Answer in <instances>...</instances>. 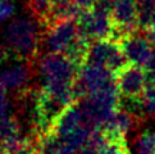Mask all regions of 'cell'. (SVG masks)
Returning <instances> with one entry per match:
<instances>
[{
  "label": "cell",
  "instance_id": "obj_1",
  "mask_svg": "<svg viewBox=\"0 0 155 154\" xmlns=\"http://www.w3.org/2000/svg\"><path fill=\"white\" fill-rule=\"evenodd\" d=\"M37 72L41 87L51 94H69L76 92L74 85L80 67L62 54H44L38 58Z\"/></svg>",
  "mask_w": 155,
  "mask_h": 154
},
{
  "label": "cell",
  "instance_id": "obj_2",
  "mask_svg": "<svg viewBox=\"0 0 155 154\" xmlns=\"http://www.w3.org/2000/svg\"><path fill=\"white\" fill-rule=\"evenodd\" d=\"M42 26L34 17L17 18L8 25L4 32L5 48L19 60L34 62L38 58L42 45Z\"/></svg>",
  "mask_w": 155,
  "mask_h": 154
},
{
  "label": "cell",
  "instance_id": "obj_3",
  "mask_svg": "<svg viewBox=\"0 0 155 154\" xmlns=\"http://www.w3.org/2000/svg\"><path fill=\"white\" fill-rule=\"evenodd\" d=\"M120 100L122 98L117 84H113L77 102L84 113L86 123L94 131H100L120 108Z\"/></svg>",
  "mask_w": 155,
  "mask_h": 154
},
{
  "label": "cell",
  "instance_id": "obj_4",
  "mask_svg": "<svg viewBox=\"0 0 155 154\" xmlns=\"http://www.w3.org/2000/svg\"><path fill=\"white\" fill-rule=\"evenodd\" d=\"M115 84V73L103 65L85 63L80 68L74 90L77 100L100 91L105 87Z\"/></svg>",
  "mask_w": 155,
  "mask_h": 154
},
{
  "label": "cell",
  "instance_id": "obj_5",
  "mask_svg": "<svg viewBox=\"0 0 155 154\" xmlns=\"http://www.w3.org/2000/svg\"><path fill=\"white\" fill-rule=\"evenodd\" d=\"M81 34L77 21H62L54 23L42 35V48L48 54L65 55Z\"/></svg>",
  "mask_w": 155,
  "mask_h": 154
},
{
  "label": "cell",
  "instance_id": "obj_6",
  "mask_svg": "<svg viewBox=\"0 0 155 154\" xmlns=\"http://www.w3.org/2000/svg\"><path fill=\"white\" fill-rule=\"evenodd\" d=\"M85 63L103 65L115 75L127 64H130L123 54L120 44L113 38L92 41Z\"/></svg>",
  "mask_w": 155,
  "mask_h": 154
},
{
  "label": "cell",
  "instance_id": "obj_7",
  "mask_svg": "<svg viewBox=\"0 0 155 154\" xmlns=\"http://www.w3.org/2000/svg\"><path fill=\"white\" fill-rule=\"evenodd\" d=\"M81 32L87 36L91 41L107 40L114 37V23L112 13L92 8L91 10L84 12L77 21Z\"/></svg>",
  "mask_w": 155,
  "mask_h": 154
},
{
  "label": "cell",
  "instance_id": "obj_8",
  "mask_svg": "<svg viewBox=\"0 0 155 154\" xmlns=\"http://www.w3.org/2000/svg\"><path fill=\"white\" fill-rule=\"evenodd\" d=\"M147 81L149 79L145 69L134 64H127L115 75V84L123 100L141 99L146 89Z\"/></svg>",
  "mask_w": 155,
  "mask_h": 154
},
{
  "label": "cell",
  "instance_id": "obj_9",
  "mask_svg": "<svg viewBox=\"0 0 155 154\" xmlns=\"http://www.w3.org/2000/svg\"><path fill=\"white\" fill-rule=\"evenodd\" d=\"M34 73L35 71L31 62L21 60L0 73V84L5 87V90L14 92L17 98H22L32 91H30V84Z\"/></svg>",
  "mask_w": 155,
  "mask_h": 154
},
{
  "label": "cell",
  "instance_id": "obj_10",
  "mask_svg": "<svg viewBox=\"0 0 155 154\" xmlns=\"http://www.w3.org/2000/svg\"><path fill=\"white\" fill-rule=\"evenodd\" d=\"M87 126L88 125L85 121L84 113H82L80 108V104L78 102H76L73 105H71L68 109H65L64 113L54 123L53 129L50 130L49 134L55 136L62 142H67L73 136L80 134L84 129H86Z\"/></svg>",
  "mask_w": 155,
  "mask_h": 154
},
{
  "label": "cell",
  "instance_id": "obj_11",
  "mask_svg": "<svg viewBox=\"0 0 155 154\" xmlns=\"http://www.w3.org/2000/svg\"><path fill=\"white\" fill-rule=\"evenodd\" d=\"M119 44L127 62L141 68L145 67V64L155 50L153 49V44L149 41V38L138 34L122 38Z\"/></svg>",
  "mask_w": 155,
  "mask_h": 154
},
{
  "label": "cell",
  "instance_id": "obj_12",
  "mask_svg": "<svg viewBox=\"0 0 155 154\" xmlns=\"http://www.w3.org/2000/svg\"><path fill=\"white\" fill-rule=\"evenodd\" d=\"M137 118L124 108H119L110 121L104 126L103 132L110 140H124L126 135L135 127Z\"/></svg>",
  "mask_w": 155,
  "mask_h": 154
},
{
  "label": "cell",
  "instance_id": "obj_13",
  "mask_svg": "<svg viewBox=\"0 0 155 154\" xmlns=\"http://www.w3.org/2000/svg\"><path fill=\"white\" fill-rule=\"evenodd\" d=\"M135 154H155V131L146 130L135 140Z\"/></svg>",
  "mask_w": 155,
  "mask_h": 154
},
{
  "label": "cell",
  "instance_id": "obj_14",
  "mask_svg": "<svg viewBox=\"0 0 155 154\" xmlns=\"http://www.w3.org/2000/svg\"><path fill=\"white\" fill-rule=\"evenodd\" d=\"M137 8L140 27L146 30L155 14V0H137Z\"/></svg>",
  "mask_w": 155,
  "mask_h": 154
},
{
  "label": "cell",
  "instance_id": "obj_15",
  "mask_svg": "<svg viewBox=\"0 0 155 154\" xmlns=\"http://www.w3.org/2000/svg\"><path fill=\"white\" fill-rule=\"evenodd\" d=\"M141 107L145 116L155 117V80H149L141 98Z\"/></svg>",
  "mask_w": 155,
  "mask_h": 154
},
{
  "label": "cell",
  "instance_id": "obj_16",
  "mask_svg": "<svg viewBox=\"0 0 155 154\" xmlns=\"http://www.w3.org/2000/svg\"><path fill=\"white\" fill-rule=\"evenodd\" d=\"M99 154H130V150L124 140H110L107 137V141L100 148Z\"/></svg>",
  "mask_w": 155,
  "mask_h": 154
},
{
  "label": "cell",
  "instance_id": "obj_17",
  "mask_svg": "<svg viewBox=\"0 0 155 154\" xmlns=\"http://www.w3.org/2000/svg\"><path fill=\"white\" fill-rule=\"evenodd\" d=\"M12 114L10 113V104H9V98L7 94L5 87L0 84V118H4L7 116Z\"/></svg>",
  "mask_w": 155,
  "mask_h": 154
},
{
  "label": "cell",
  "instance_id": "obj_18",
  "mask_svg": "<svg viewBox=\"0 0 155 154\" xmlns=\"http://www.w3.org/2000/svg\"><path fill=\"white\" fill-rule=\"evenodd\" d=\"M14 13V5L8 3H0V23L10 18Z\"/></svg>",
  "mask_w": 155,
  "mask_h": 154
},
{
  "label": "cell",
  "instance_id": "obj_19",
  "mask_svg": "<svg viewBox=\"0 0 155 154\" xmlns=\"http://www.w3.org/2000/svg\"><path fill=\"white\" fill-rule=\"evenodd\" d=\"M117 2L118 0H96L94 8L104 10V12H108V13H112V10L114 8V5L117 4Z\"/></svg>",
  "mask_w": 155,
  "mask_h": 154
},
{
  "label": "cell",
  "instance_id": "obj_20",
  "mask_svg": "<svg viewBox=\"0 0 155 154\" xmlns=\"http://www.w3.org/2000/svg\"><path fill=\"white\" fill-rule=\"evenodd\" d=\"M143 69H145V72L147 75V79L149 80H155V50L151 54L150 59L147 60V63L145 64Z\"/></svg>",
  "mask_w": 155,
  "mask_h": 154
},
{
  "label": "cell",
  "instance_id": "obj_21",
  "mask_svg": "<svg viewBox=\"0 0 155 154\" xmlns=\"http://www.w3.org/2000/svg\"><path fill=\"white\" fill-rule=\"evenodd\" d=\"M72 2H73L82 12H87V10H91L95 7L96 0H72Z\"/></svg>",
  "mask_w": 155,
  "mask_h": 154
},
{
  "label": "cell",
  "instance_id": "obj_22",
  "mask_svg": "<svg viewBox=\"0 0 155 154\" xmlns=\"http://www.w3.org/2000/svg\"><path fill=\"white\" fill-rule=\"evenodd\" d=\"M145 31H146V37L149 38V41H150L153 45H155V14L153 15L150 25H149V27Z\"/></svg>",
  "mask_w": 155,
  "mask_h": 154
},
{
  "label": "cell",
  "instance_id": "obj_23",
  "mask_svg": "<svg viewBox=\"0 0 155 154\" xmlns=\"http://www.w3.org/2000/svg\"><path fill=\"white\" fill-rule=\"evenodd\" d=\"M0 154H5V152H4V146H3V142H2V140H0Z\"/></svg>",
  "mask_w": 155,
  "mask_h": 154
},
{
  "label": "cell",
  "instance_id": "obj_24",
  "mask_svg": "<svg viewBox=\"0 0 155 154\" xmlns=\"http://www.w3.org/2000/svg\"><path fill=\"white\" fill-rule=\"evenodd\" d=\"M0 3H8V0H0Z\"/></svg>",
  "mask_w": 155,
  "mask_h": 154
}]
</instances>
